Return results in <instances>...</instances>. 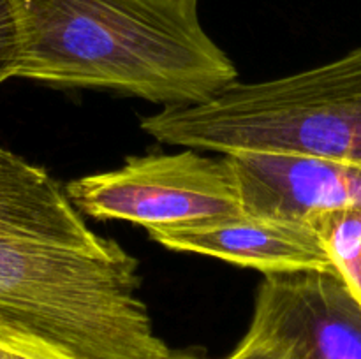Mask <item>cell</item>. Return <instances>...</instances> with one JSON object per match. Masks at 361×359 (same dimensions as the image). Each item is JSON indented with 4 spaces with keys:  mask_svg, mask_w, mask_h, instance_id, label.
I'll use <instances>...</instances> for the list:
<instances>
[{
    "mask_svg": "<svg viewBox=\"0 0 361 359\" xmlns=\"http://www.w3.org/2000/svg\"><path fill=\"white\" fill-rule=\"evenodd\" d=\"M140 263L87 225L59 182L0 146V345L78 359H171Z\"/></svg>",
    "mask_w": 361,
    "mask_h": 359,
    "instance_id": "6da1fadb",
    "label": "cell"
},
{
    "mask_svg": "<svg viewBox=\"0 0 361 359\" xmlns=\"http://www.w3.org/2000/svg\"><path fill=\"white\" fill-rule=\"evenodd\" d=\"M16 77L106 88L168 106L204 102L238 80L201 27L197 0H11Z\"/></svg>",
    "mask_w": 361,
    "mask_h": 359,
    "instance_id": "7a4b0ae2",
    "label": "cell"
},
{
    "mask_svg": "<svg viewBox=\"0 0 361 359\" xmlns=\"http://www.w3.org/2000/svg\"><path fill=\"white\" fill-rule=\"evenodd\" d=\"M143 132L197 151L289 153L361 165V48L270 81H233L197 104L141 118Z\"/></svg>",
    "mask_w": 361,
    "mask_h": 359,
    "instance_id": "3957f363",
    "label": "cell"
},
{
    "mask_svg": "<svg viewBox=\"0 0 361 359\" xmlns=\"http://www.w3.org/2000/svg\"><path fill=\"white\" fill-rule=\"evenodd\" d=\"M66 190L81 213L147 231L245 217L228 155L210 158L190 148L129 157L118 169L73 180Z\"/></svg>",
    "mask_w": 361,
    "mask_h": 359,
    "instance_id": "277c9868",
    "label": "cell"
},
{
    "mask_svg": "<svg viewBox=\"0 0 361 359\" xmlns=\"http://www.w3.org/2000/svg\"><path fill=\"white\" fill-rule=\"evenodd\" d=\"M243 338L289 359H361V305L338 271L264 275Z\"/></svg>",
    "mask_w": 361,
    "mask_h": 359,
    "instance_id": "5b68a950",
    "label": "cell"
},
{
    "mask_svg": "<svg viewBox=\"0 0 361 359\" xmlns=\"http://www.w3.org/2000/svg\"><path fill=\"white\" fill-rule=\"evenodd\" d=\"M245 217L302 222L361 210V165L289 153L228 155Z\"/></svg>",
    "mask_w": 361,
    "mask_h": 359,
    "instance_id": "8992f818",
    "label": "cell"
},
{
    "mask_svg": "<svg viewBox=\"0 0 361 359\" xmlns=\"http://www.w3.org/2000/svg\"><path fill=\"white\" fill-rule=\"evenodd\" d=\"M148 236L175 252L217 257L264 275L337 271L317 229L302 222L240 217L192 227L150 229Z\"/></svg>",
    "mask_w": 361,
    "mask_h": 359,
    "instance_id": "52a82bcc",
    "label": "cell"
},
{
    "mask_svg": "<svg viewBox=\"0 0 361 359\" xmlns=\"http://www.w3.org/2000/svg\"><path fill=\"white\" fill-rule=\"evenodd\" d=\"M335 267L361 305V210L328 213L312 220Z\"/></svg>",
    "mask_w": 361,
    "mask_h": 359,
    "instance_id": "ba28073f",
    "label": "cell"
},
{
    "mask_svg": "<svg viewBox=\"0 0 361 359\" xmlns=\"http://www.w3.org/2000/svg\"><path fill=\"white\" fill-rule=\"evenodd\" d=\"M20 58V28L13 2L0 0V84L18 76Z\"/></svg>",
    "mask_w": 361,
    "mask_h": 359,
    "instance_id": "9c48e42d",
    "label": "cell"
},
{
    "mask_svg": "<svg viewBox=\"0 0 361 359\" xmlns=\"http://www.w3.org/2000/svg\"><path fill=\"white\" fill-rule=\"evenodd\" d=\"M171 359H200L194 354H187V352H175ZM226 359H289L286 358L282 352L277 348L270 347L264 344H256V341H249L243 338L242 344L231 352Z\"/></svg>",
    "mask_w": 361,
    "mask_h": 359,
    "instance_id": "30bf717a",
    "label": "cell"
},
{
    "mask_svg": "<svg viewBox=\"0 0 361 359\" xmlns=\"http://www.w3.org/2000/svg\"><path fill=\"white\" fill-rule=\"evenodd\" d=\"M0 359H78L69 354L55 351V348L44 347H28V348H13L0 345Z\"/></svg>",
    "mask_w": 361,
    "mask_h": 359,
    "instance_id": "8fae6325",
    "label": "cell"
}]
</instances>
